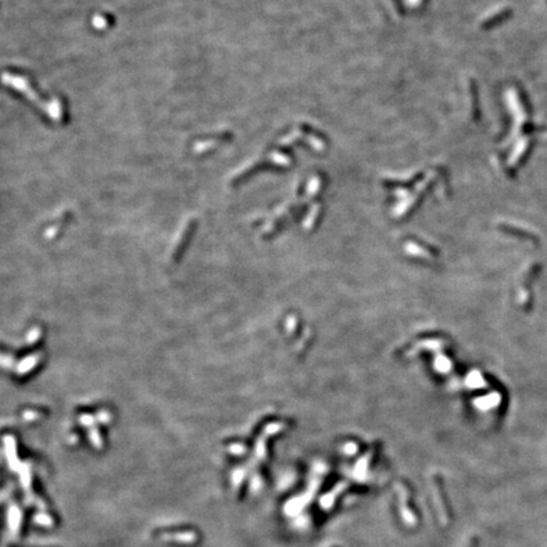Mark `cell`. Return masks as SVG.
<instances>
[{"mask_svg": "<svg viewBox=\"0 0 547 547\" xmlns=\"http://www.w3.org/2000/svg\"><path fill=\"white\" fill-rule=\"evenodd\" d=\"M161 539L165 541H175V542H184V544H190L195 541V534L193 532H179V534H165L161 536Z\"/></svg>", "mask_w": 547, "mask_h": 547, "instance_id": "cell-3", "label": "cell"}, {"mask_svg": "<svg viewBox=\"0 0 547 547\" xmlns=\"http://www.w3.org/2000/svg\"><path fill=\"white\" fill-rule=\"evenodd\" d=\"M498 228H499V231H502L503 233L511 234V236H513V237H518V238H521V240L530 241V242H532L534 245H539V243H540L539 237H537L536 234L532 233V232L526 231V229L518 228V227L509 226V224H502V226H499Z\"/></svg>", "mask_w": 547, "mask_h": 547, "instance_id": "cell-1", "label": "cell"}, {"mask_svg": "<svg viewBox=\"0 0 547 547\" xmlns=\"http://www.w3.org/2000/svg\"><path fill=\"white\" fill-rule=\"evenodd\" d=\"M542 271V265L540 262H535L530 269L526 272L525 278H523V289L525 291H531V286L537 279L540 278Z\"/></svg>", "mask_w": 547, "mask_h": 547, "instance_id": "cell-2", "label": "cell"}, {"mask_svg": "<svg viewBox=\"0 0 547 547\" xmlns=\"http://www.w3.org/2000/svg\"><path fill=\"white\" fill-rule=\"evenodd\" d=\"M20 512H19V509L16 508L15 506L11 507L10 509V515H9V517H10V520H9V526L11 528L13 531H16L18 530V526H19V522H20Z\"/></svg>", "mask_w": 547, "mask_h": 547, "instance_id": "cell-4", "label": "cell"}, {"mask_svg": "<svg viewBox=\"0 0 547 547\" xmlns=\"http://www.w3.org/2000/svg\"><path fill=\"white\" fill-rule=\"evenodd\" d=\"M34 522L38 523L42 526H51L52 525V518L47 515H35L34 516Z\"/></svg>", "mask_w": 547, "mask_h": 547, "instance_id": "cell-5", "label": "cell"}]
</instances>
